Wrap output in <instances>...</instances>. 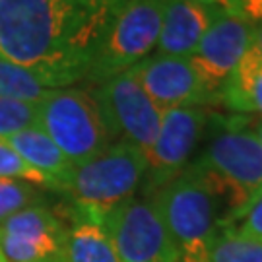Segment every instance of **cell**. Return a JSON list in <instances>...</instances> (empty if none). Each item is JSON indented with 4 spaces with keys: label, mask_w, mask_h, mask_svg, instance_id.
I'll return each instance as SVG.
<instances>
[{
    "label": "cell",
    "mask_w": 262,
    "mask_h": 262,
    "mask_svg": "<svg viewBox=\"0 0 262 262\" xmlns=\"http://www.w3.org/2000/svg\"><path fill=\"white\" fill-rule=\"evenodd\" d=\"M121 8L107 0H0V58L49 90L85 80Z\"/></svg>",
    "instance_id": "1"
},
{
    "label": "cell",
    "mask_w": 262,
    "mask_h": 262,
    "mask_svg": "<svg viewBox=\"0 0 262 262\" xmlns=\"http://www.w3.org/2000/svg\"><path fill=\"white\" fill-rule=\"evenodd\" d=\"M220 130L212 134L204 154L192 161L215 200L225 204L222 227H231L262 198V146L245 119L217 121Z\"/></svg>",
    "instance_id": "2"
},
{
    "label": "cell",
    "mask_w": 262,
    "mask_h": 262,
    "mask_svg": "<svg viewBox=\"0 0 262 262\" xmlns=\"http://www.w3.org/2000/svg\"><path fill=\"white\" fill-rule=\"evenodd\" d=\"M148 171L146 154L126 140H115L103 151L74 165L62 194L68 210L103 224L113 208L134 196Z\"/></svg>",
    "instance_id": "3"
},
{
    "label": "cell",
    "mask_w": 262,
    "mask_h": 262,
    "mask_svg": "<svg viewBox=\"0 0 262 262\" xmlns=\"http://www.w3.org/2000/svg\"><path fill=\"white\" fill-rule=\"evenodd\" d=\"M154 204L167 225L181 262H210L215 235V194L192 163L158 190Z\"/></svg>",
    "instance_id": "4"
},
{
    "label": "cell",
    "mask_w": 262,
    "mask_h": 262,
    "mask_svg": "<svg viewBox=\"0 0 262 262\" xmlns=\"http://www.w3.org/2000/svg\"><path fill=\"white\" fill-rule=\"evenodd\" d=\"M37 126L72 165H80L115 142L92 90H49L37 101Z\"/></svg>",
    "instance_id": "5"
},
{
    "label": "cell",
    "mask_w": 262,
    "mask_h": 262,
    "mask_svg": "<svg viewBox=\"0 0 262 262\" xmlns=\"http://www.w3.org/2000/svg\"><path fill=\"white\" fill-rule=\"evenodd\" d=\"M163 8L165 0H128L107 28L84 82L95 85L148 58L158 47Z\"/></svg>",
    "instance_id": "6"
},
{
    "label": "cell",
    "mask_w": 262,
    "mask_h": 262,
    "mask_svg": "<svg viewBox=\"0 0 262 262\" xmlns=\"http://www.w3.org/2000/svg\"><path fill=\"white\" fill-rule=\"evenodd\" d=\"M119 262H181L179 251L151 198L132 196L103 217Z\"/></svg>",
    "instance_id": "7"
},
{
    "label": "cell",
    "mask_w": 262,
    "mask_h": 262,
    "mask_svg": "<svg viewBox=\"0 0 262 262\" xmlns=\"http://www.w3.org/2000/svg\"><path fill=\"white\" fill-rule=\"evenodd\" d=\"M95 101L115 140H126L150 154L159 134L163 111L144 92L130 70L94 85Z\"/></svg>",
    "instance_id": "8"
},
{
    "label": "cell",
    "mask_w": 262,
    "mask_h": 262,
    "mask_svg": "<svg viewBox=\"0 0 262 262\" xmlns=\"http://www.w3.org/2000/svg\"><path fill=\"white\" fill-rule=\"evenodd\" d=\"M210 124L204 107H175L161 115V126L148 158L142 196L151 198L190 165V158Z\"/></svg>",
    "instance_id": "9"
},
{
    "label": "cell",
    "mask_w": 262,
    "mask_h": 262,
    "mask_svg": "<svg viewBox=\"0 0 262 262\" xmlns=\"http://www.w3.org/2000/svg\"><path fill=\"white\" fill-rule=\"evenodd\" d=\"M0 251L8 262H68V224L47 202L0 224Z\"/></svg>",
    "instance_id": "10"
},
{
    "label": "cell",
    "mask_w": 262,
    "mask_h": 262,
    "mask_svg": "<svg viewBox=\"0 0 262 262\" xmlns=\"http://www.w3.org/2000/svg\"><path fill=\"white\" fill-rule=\"evenodd\" d=\"M130 72L161 111L217 103L215 95L210 94L188 56L156 53L132 66Z\"/></svg>",
    "instance_id": "11"
},
{
    "label": "cell",
    "mask_w": 262,
    "mask_h": 262,
    "mask_svg": "<svg viewBox=\"0 0 262 262\" xmlns=\"http://www.w3.org/2000/svg\"><path fill=\"white\" fill-rule=\"evenodd\" d=\"M253 47V21L235 14H222L188 56L220 103V90L239 64L245 53Z\"/></svg>",
    "instance_id": "12"
},
{
    "label": "cell",
    "mask_w": 262,
    "mask_h": 262,
    "mask_svg": "<svg viewBox=\"0 0 262 262\" xmlns=\"http://www.w3.org/2000/svg\"><path fill=\"white\" fill-rule=\"evenodd\" d=\"M224 10L200 4L196 0H165L158 55L190 56Z\"/></svg>",
    "instance_id": "13"
},
{
    "label": "cell",
    "mask_w": 262,
    "mask_h": 262,
    "mask_svg": "<svg viewBox=\"0 0 262 262\" xmlns=\"http://www.w3.org/2000/svg\"><path fill=\"white\" fill-rule=\"evenodd\" d=\"M4 142L12 146L28 165H31L41 175H45L53 183L56 192H62L74 165L37 124L12 134L10 138H4Z\"/></svg>",
    "instance_id": "14"
},
{
    "label": "cell",
    "mask_w": 262,
    "mask_h": 262,
    "mask_svg": "<svg viewBox=\"0 0 262 262\" xmlns=\"http://www.w3.org/2000/svg\"><path fill=\"white\" fill-rule=\"evenodd\" d=\"M220 103L237 113L262 117V55L251 47L220 90Z\"/></svg>",
    "instance_id": "15"
},
{
    "label": "cell",
    "mask_w": 262,
    "mask_h": 262,
    "mask_svg": "<svg viewBox=\"0 0 262 262\" xmlns=\"http://www.w3.org/2000/svg\"><path fill=\"white\" fill-rule=\"evenodd\" d=\"M68 262H119L117 251L101 222L66 210Z\"/></svg>",
    "instance_id": "16"
},
{
    "label": "cell",
    "mask_w": 262,
    "mask_h": 262,
    "mask_svg": "<svg viewBox=\"0 0 262 262\" xmlns=\"http://www.w3.org/2000/svg\"><path fill=\"white\" fill-rule=\"evenodd\" d=\"M210 262H262V241L222 227L210 245Z\"/></svg>",
    "instance_id": "17"
},
{
    "label": "cell",
    "mask_w": 262,
    "mask_h": 262,
    "mask_svg": "<svg viewBox=\"0 0 262 262\" xmlns=\"http://www.w3.org/2000/svg\"><path fill=\"white\" fill-rule=\"evenodd\" d=\"M47 92L49 88L33 72L0 58V97L37 103Z\"/></svg>",
    "instance_id": "18"
},
{
    "label": "cell",
    "mask_w": 262,
    "mask_h": 262,
    "mask_svg": "<svg viewBox=\"0 0 262 262\" xmlns=\"http://www.w3.org/2000/svg\"><path fill=\"white\" fill-rule=\"evenodd\" d=\"M43 202L45 196L35 185L19 179L0 177V224L21 210Z\"/></svg>",
    "instance_id": "19"
},
{
    "label": "cell",
    "mask_w": 262,
    "mask_h": 262,
    "mask_svg": "<svg viewBox=\"0 0 262 262\" xmlns=\"http://www.w3.org/2000/svg\"><path fill=\"white\" fill-rule=\"evenodd\" d=\"M37 124V103L0 97V140Z\"/></svg>",
    "instance_id": "20"
},
{
    "label": "cell",
    "mask_w": 262,
    "mask_h": 262,
    "mask_svg": "<svg viewBox=\"0 0 262 262\" xmlns=\"http://www.w3.org/2000/svg\"><path fill=\"white\" fill-rule=\"evenodd\" d=\"M0 177L19 179V181L31 183V185H35V187L55 190L53 183H51L45 175H41V173L35 171L31 165H28V163L14 151V148L8 146L4 140H0Z\"/></svg>",
    "instance_id": "21"
},
{
    "label": "cell",
    "mask_w": 262,
    "mask_h": 262,
    "mask_svg": "<svg viewBox=\"0 0 262 262\" xmlns=\"http://www.w3.org/2000/svg\"><path fill=\"white\" fill-rule=\"evenodd\" d=\"M231 227L251 239L262 241V198L245 214L243 220H239V225H231Z\"/></svg>",
    "instance_id": "22"
},
{
    "label": "cell",
    "mask_w": 262,
    "mask_h": 262,
    "mask_svg": "<svg viewBox=\"0 0 262 262\" xmlns=\"http://www.w3.org/2000/svg\"><path fill=\"white\" fill-rule=\"evenodd\" d=\"M239 12L249 21L262 19V0H239Z\"/></svg>",
    "instance_id": "23"
},
{
    "label": "cell",
    "mask_w": 262,
    "mask_h": 262,
    "mask_svg": "<svg viewBox=\"0 0 262 262\" xmlns=\"http://www.w3.org/2000/svg\"><path fill=\"white\" fill-rule=\"evenodd\" d=\"M196 2L208 4V6H215V8L224 10L227 14L241 16V12H239V0H196Z\"/></svg>",
    "instance_id": "24"
},
{
    "label": "cell",
    "mask_w": 262,
    "mask_h": 262,
    "mask_svg": "<svg viewBox=\"0 0 262 262\" xmlns=\"http://www.w3.org/2000/svg\"><path fill=\"white\" fill-rule=\"evenodd\" d=\"M253 45L262 55V19L253 21Z\"/></svg>",
    "instance_id": "25"
},
{
    "label": "cell",
    "mask_w": 262,
    "mask_h": 262,
    "mask_svg": "<svg viewBox=\"0 0 262 262\" xmlns=\"http://www.w3.org/2000/svg\"><path fill=\"white\" fill-rule=\"evenodd\" d=\"M254 132H256V136H258V140H260V146H262V121L254 122Z\"/></svg>",
    "instance_id": "26"
},
{
    "label": "cell",
    "mask_w": 262,
    "mask_h": 262,
    "mask_svg": "<svg viewBox=\"0 0 262 262\" xmlns=\"http://www.w3.org/2000/svg\"><path fill=\"white\" fill-rule=\"evenodd\" d=\"M107 2H111L113 6H117V8H122V6H124L128 0H107Z\"/></svg>",
    "instance_id": "27"
},
{
    "label": "cell",
    "mask_w": 262,
    "mask_h": 262,
    "mask_svg": "<svg viewBox=\"0 0 262 262\" xmlns=\"http://www.w3.org/2000/svg\"><path fill=\"white\" fill-rule=\"evenodd\" d=\"M0 262H8V260H6V256L2 254V251H0Z\"/></svg>",
    "instance_id": "28"
}]
</instances>
